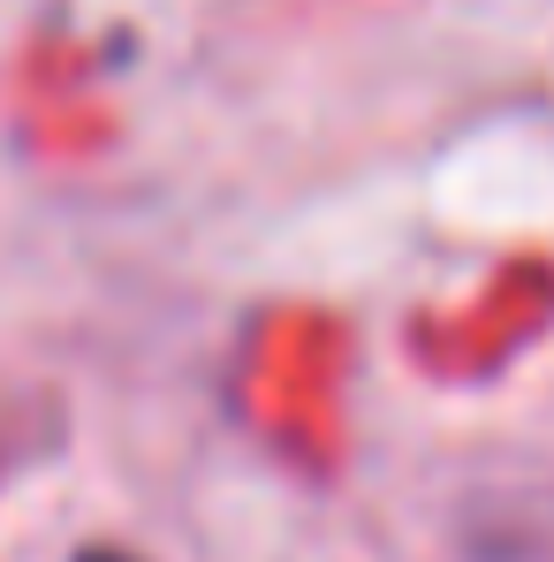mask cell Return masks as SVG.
<instances>
[{
    "label": "cell",
    "instance_id": "cell-1",
    "mask_svg": "<svg viewBox=\"0 0 554 562\" xmlns=\"http://www.w3.org/2000/svg\"><path fill=\"white\" fill-rule=\"evenodd\" d=\"M77 562H129V555H114V548H84Z\"/></svg>",
    "mask_w": 554,
    "mask_h": 562
}]
</instances>
